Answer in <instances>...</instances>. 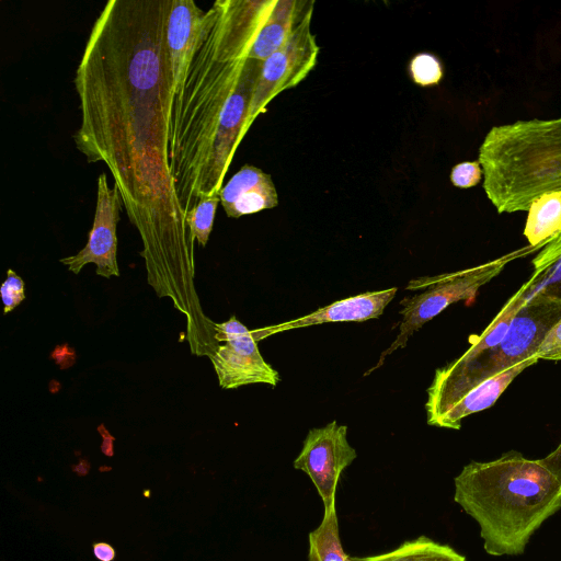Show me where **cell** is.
<instances>
[{
	"mask_svg": "<svg viewBox=\"0 0 561 561\" xmlns=\"http://www.w3.org/2000/svg\"><path fill=\"white\" fill-rule=\"evenodd\" d=\"M171 0H110L75 76L88 162H103L142 243L147 282L186 319L205 316L195 288L194 240L170 171L171 77L165 26Z\"/></svg>",
	"mask_w": 561,
	"mask_h": 561,
	"instance_id": "cell-1",
	"label": "cell"
},
{
	"mask_svg": "<svg viewBox=\"0 0 561 561\" xmlns=\"http://www.w3.org/2000/svg\"><path fill=\"white\" fill-rule=\"evenodd\" d=\"M273 0H217L205 12L198 48L171 100L170 171L185 216L201 187L220 121Z\"/></svg>",
	"mask_w": 561,
	"mask_h": 561,
	"instance_id": "cell-2",
	"label": "cell"
},
{
	"mask_svg": "<svg viewBox=\"0 0 561 561\" xmlns=\"http://www.w3.org/2000/svg\"><path fill=\"white\" fill-rule=\"evenodd\" d=\"M454 501L478 523L488 554H522L535 531L561 510V444L540 459L508 451L469 462L455 478Z\"/></svg>",
	"mask_w": 561,
	"mask_h": 561,
	"instance_id": "cell-3",
	"label": "cell"
},
{
	"mask_svg": "<svg viewBox=\"0 0 561 561\" xmlns=\"http://www.w3.org/2000/svg\"><path fill=\"white\" fill-rule=\"evenodd\" d=\"M478 158L483 190L497 213L528 210L538 195L561 191V117L493 126Z\"/></svg>",
	"mask_w": 561,
	"mask_h": 561,
	"instance_id": "cell-4",
	"label": "cell"
},
{
	"mask_svg": "<svg viewBox=\"0 0 561 561\" xmlns=\"http://www.w3.org/2000/svg\"><path fill=\"white\" fill-rule=\"evenodd\" d=\"M561 319V299L538 288L513 319L503 339L476 357L438 368L427 389L430 424L459 398L483 381L531 357L547 332Z\"/></svg>",
	"mask_w": 561,
	"mask_h": 561,
	"instance_id": "cell-5",
	"label": "cell"
},
{
	"mask_svg": "<svg viewBox=\"0 0 561 561\" xmlns=\"http://www.w3.org/2000/svg\"><path fill=\"white\" fill-rule=\"evenodd\" d=\"M546 245H528L471 268L410 280L407 289L423 290L420 294L404 297L400 301L402 320L399 323V333L390 346L381 353L376 366L365 375L379 368L388 355L403 348L414 332L449 305L472 299L479 288L494 278L507 263Z\"/></svg>",
	"mask_w": 561,
	"mask_h": 561,
	"instance_id": "cell-6",
	"label": "cell"
},
{
	"mask_svg": "<svg viewBox=\"0 0 561 561\" xmlns=\"http://www.w3.org/2000/svg\"><path fill=\"white\" fill-rule=\"evenodd\" d=\"M216 347L208 356L222 389L251 383L276 386L279 375L262 357L251 331L236 316L214 323Z\"/></svg>",
	"mask_w": 561,
	"mask_h": 561,
	"instance_id": "cell-7",
	"label": "cell"
},
{
	"mask_svg": "<svg viewBox=\"0 0 561 561\" xmlns=\"http://www.w3.org/2000/svg\"><path fill=\"white\" fill-rule=\"evenodd\" d=\"M311 18L305 20L288 41L262 62L261 72L252 96L249 127L257 115L278 93L294 88L316 66L319 46L310 31Z\"/></svg>",
	"mask_w": 561,
	"mask_h": 561,
	"instance_id": "cell-8",
	"label": "cell"
},
{
	"mask_svg": "<svg viewBox=\"0 0 561 561\" xmlns=\"http://www.w3.org/2000/svg\"><path fill=\"white\" fill-rule=\"evenodd\" d=\"M356 456V450L347 440V426L332 421L308 432L293 465L310 478L323 506L328 507L335 502L341 473Z\"/></svg>",
	"mask_w": 561,
	"mask_h": 561,
	"instance_id": "cell-9",
	"label": "cell"
},
{
	"mask_svg": "<svg viewBox=\"0 0 561 561\" xmlns=\"http://www.w3.org/2000/svg\"><path fill=\"white\" fill-rule=\"evenodd\" d=\"M122 207L123 201L117 186L110 187L106 174L101 173L88 242L77 254L60 259V263L75 274H79L87 264L93 263L96 265V275L104 278L119 276L116 227Z\"/></svg>",
	"mask_w": 561,
	"mask_h": 561,
	"instance_id": "cell-10",
	"label": "cell"
},
{
	"mask_svg": "<svg viewBox=\"0 0 561 561\" xmlns=\"http://www.w3.org/2000/svg\"><path fill=\"white\" fill-rule=\"evenodd\" d=\"M204 16L205 12L194 1L171 0L165 37L172 98L183 87L191 61L198 48Z\"/></svg>",
	"mask_w": 561,
	"mask_h": 561,
	"instance_id": "cell-11",
	"label": "cell"
},
{
	"mask_svg": "<svg viewBox=\"0 0 561 561\" xmlns=\"http://www.w3.org/2000/svg\"><path fill=\"white\" fill-rule=\"evenodd\" d=\"M397 291L398 288L392 287L385 290L358 294L334 301L295 320L255 329L252 330L251 333L254 340L259 342L279 332L314 324L330 322H363L370 319H377L383 313L385 308L394 298Z\"/></svg>",
	"mask_w": 561,
	"mask_h": 561,
	"instance_id": "cell-12",
	"label": "cell"
},
{
	"mask_svg": "<svg viewBox=\"0 0 561 561\" xmlns=\"http://www.w3.org/2000/svg\"><path fill=\"white\" fill-rule=\"evenodd\" d=\"M226 215L239 218L270 209L278 204L277 192L270 174L244 164L219 192Z\"/></svg>",
	"mask_w": 561,
	"mask_h": 561,
	"instance_id": "cell-13",
	"label": "cell"
},
{
	"mask_svg": "<svg viewBox=\"0 0 561 561\" xmlns=\"http://www.w3.org/2000/svg\"><path fill=\"white\" fill-rule=\"evenodd\" d=\"M313 1L273 0L249 51V58L264 61L279 49L294 31L312 16Z\"/></svg>",
	"mask_w": 561,
	"mask_h": 561,
	"instance_id": "cell-14",
	"label": "cell"
},
{
	"mask_svg": "<svg viewBox=\"0 0 561 561\" xmlns=\"http://www.w3.org/2000/svg\"><path fill=\"white\" fill-rule=\"evenodd\" d=\"M538 360L537 357H531L483 381L443 411L430 425L459 430L466 416L493 405L511 382Z\"/></svg>",
	"mask_w": 561,
	"mask_h": 561,
	"instance_id": "cell-15",
	"label": "cell"
},
{
	"mask_svg": "<svg viewBox=\"0 0 561 561\" xmlns=\"http://www.w3.org/2000/svg\"><path fill=\"white\" fill-rule=\"evenodd\" d=\"M527 211L524 236L529 245L548 244L561 232V191L538 195Z\"/></svg>",
	"mask_w": 561,
	"mask_h": 561,
	"instance_id": "cell-16",
	"label": "cell"
},
{
	"mask_svg": "<svg viewBox=\"0 0 561 561\" xmlns=\"http://www.w3.org/2000/svg\"><path fill=\"white\" fill-rule=\"evenodd\" d=\"M352 561H466V558L448 545L421 536L389 552L352 558Z\"/></svg>",
	"mask_w": 561,
	"mask_h": 561,
	"instance_id": "cell-17",
	"label": "cell"
},
{
	"mask_svg": "<svg viewBox=\"0 0 561 561\" xmlns=\"http://www.w3.org/2000/svg\"><path fill=\"white\" fill-rule=\"evenodd\" d=\"M309 561H352L342 548L335 502L324 507L320 525L309 534Z\"/></svg>",
	"mask_w": 561,
	"mask_h": 561,
	"instance_id": "cell-18",
	"label": "cell"
},
{
	"mask_svg": "<svg viewBox=\"0 0 561 561\" xmlns=\"http://www.w3.org/2000/svg\"><path fill=\"white\" fill-rule=\"evenodd\" d=\"M219 202V195L202 198L187 214L186 224L190 233L192 239L197 241L201 247L207 244Z\"/></svg>",
	"mask_w": 561,
	"mask_h": 561,
	"instance_id": "cell-19",
	"label": "cell"
},
{
	"mask_svg": "<svg viewBox=\"0 0 561 561\" xmlns=\"http://www.w3.org/2000/svg\"><path fill=\"white\" fill-rule=\"evenodd\" d=\"M409 70L413 82L422 87L438 84L444 76L440 60L431 53L415 55Z\"/></svg>",
	"mask_w": 561,
	"mask_h": 561,
	"instance_id": "cell-20",
	"label": "cell"
},
{
	"mask_svg": "<svg viewBox=\"0 0 561 561\" xmlns=\"http://www.w3.org/2000/svg\"><path fill=\"white\" fill-rule=\"evenodd\" d=\"M0 293L4 314L12 311L25 299L24 282L13 270L9 268L7 271V278L1 285Z\"/></svg>",
	"mask_w": 561,
	"mask_h": 561,
	"instance_id": "cell-21",
	"label": "cell"
},
{
	"mask_svg": "<svg viewBox=\"0 0 561 561\" xmlns=\"http://www.w3.org/2000/svg\"><path fill=\"white\" fill-rule=\"evenodd\" d=\"M483 170L480 162L465 161L456 164L450 172V181L456 187L469 188L480 183Z\"/></svg>",
	"mask_w": 561,
	"mask_h": 561,
	"instance_id": "cell-22",
	"label": "cell"
},
{
	"mask_svg": "<svg viewBox=\"0 0 561 561\" xmlns=\"http://www.w3.org/2000/svg\"><path fill=\"white\" fill-rule=\"evenodd\" d=\"M535 356L538 359H561V319L547 332Z\"/></svg>",
	"mask_w": 561,
	"mask_h": 561,
	"instance_id": "cell-23",
	"label": "cell"
},
{
	"mask_svg": "<svg viewBox=\"0 0 561 561\" xmlns=\"http://www.w3.org/2000/svg\"><path fill=\"white\" fill-rule=\"evenodd\" d=\"M93 552L100 561H112L115 558V550L105 542L94 543Z\"/></svg>",
	"mask_w": 561,
	"mask_h": 561,
	"instance_id": "cell-24",
	"label": "cell"
},
{
	"mask_svg": "<svg viewBox=\"0 0 561 561\" xmlns=\"http://www.w3.org/2000/svg\"><path fill=\"white\" fill-rule=\"evenodd\" d=\"M559 259H561V256ZM539 288H541L546 294L561 299V277L557 278L552 283H543Z\"/></svg>",
	"mask_w": 561,
	"mask_h": 561,
	"instance_id": "cell-25",
	"label": "cell"
}]
</instances>
